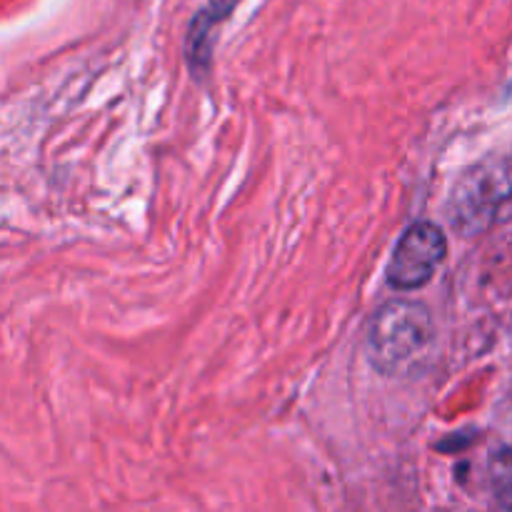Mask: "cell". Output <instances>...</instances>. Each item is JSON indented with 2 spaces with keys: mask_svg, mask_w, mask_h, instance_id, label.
<instances>
[{
  "mask_svg": "<svg viewBox=\"0 0 512 512\" xmlns=\"http://www.w3.org/2000/svg\"><path fill=\"white\" fill-rule=\"evenodd\" d=\"M435 325L430 310L415 300H390L380 305L365 333V355L380 375L403 378L430 358Z\"/></svg>",
  "mask_w": 512,
  "mask_h": 512,
  "instance_id": "6da1fadb",
  "label": "cell"
},
{
  "mask_svg": "<svg viewBox=\"0 0 512 512\" xmlns=\"http://www.w3.org/2000/svg\"><path fill=\"white\" fill-rule=\"evenodd\" d=\"M512 213V150L490 155L468 170L450 193V225L458 233H485Z\"/></svg>",
  "mask_w": 512,
  "mask_h": 512,
  "instance_id": "7a4b0ae2",
  "label": "cell"
},
{
  "mask_svg": "<svg viewBox=\"0 0 512 512\" xmlns=\"http://www.w3.org/2000/svg\"><path fill=\"white\" fill-rule=\"evenodd\" d=\"M448 255V238L435 223H415L400 238L388 265V283L395 290H418L430 283Z\"/></svg>",
  "mask_w": 512,
  "mask_h": 512,
  "instance_id": "3957f363",
  "label": "cell"
},
{
  "mask_svg": "<svg viewBox=\"0 0 512 512\" xmlns=\"http://www.w3.org/2000/svg\"><path fill=\"white\" fill-rule=\"evenodd\" d=\"M240 0H208L203 10L193 18L188 28V40H185V55L195 73H203L210 63V53H213V30L228 18L235 10Z\"/></svg>",
  "mask_w": 512,
  "mask_h": 512,
  "instance_id": "277c9868",
  "label": "cell"
},
{
  "mask_svg": "<svg viewBox=\"0 0 512 512\" xmlns=\"http://www.w3.org/2000/svg\"><path fill=\"white\" fill-rule=\"evenodd\" d=\"M490 483L495 498L505 510L512 512V450H498L490 460Z\"/></svg>",
  "mask_w": 512,
  "mask_h": 512,
  "instance_id": "5b68a950",
  "label": "cell"
}]
</instances>
